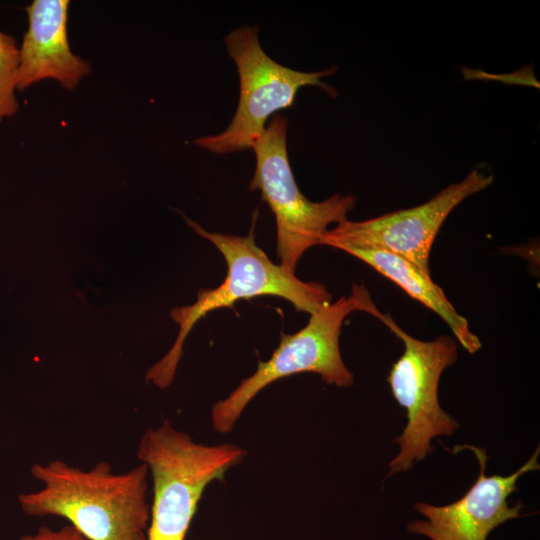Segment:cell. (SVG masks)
<instances>
[{"mask_svg":"<svg viewBox=\"0 0 540 540\" xmlns=\"http://www.w3.org/2000/svg\"><path fill=\"white\" fill-rule=\"evenodd\" d=\"M31 474L42 486L19 495L27 515L64 518L88 540H147L145 464L115 473L105 461L85 470L56 459L33 464Z\"/></svg>","mask_w":540,"mask_h":540,"instance_id":"obj_1","label":"cell"},{"mask_svg":"<svg viewBox=\"0 0 540 540\" xmlns=\"http://www.w3.org/2000/svg\"><path fill=\"white\" fill-rule=\"evenodd\" d=\"M469 449L479 463V475L475 483L457 501L434 506L416 502L415 509L427 520H415L407 530L427 536L431 540H486L490 532L502 523L525 515L520 513L523 505H508V497L518 490L517 481L525 473L539 470L540 448L537 447L529 460L508 476H486L488 456L480 447L455 446L453 452Z\"/></svg>","mask_w":540,"mask_h":540,"instance_id":"obj_9","label":"cell"},{"mask_svg":"<svg viewBox=\"0 0 540 540\" xmlns=\"http://www.w3.org/2000/svg\"><path fill=\"white\" fill-rule=\"evenodd\" d=\"M19 47L13 36L0 30V123L16 114L19 104L17 91V70Z\"/></svg>","mask_w":540,"mask_h":540,"instance_id":"obj_12","label":"cell"},{"mask_svg":"<svg viewBox=\"0 0 540 540\" xmlns=\"http://www.w3.org/2000/svg\"><path fill=\"white\" fill-rule=\"evenodd\" d=\"M257 211L247 236L209 232L185 217L200 236L210 241L224 256L227 274L215 288L198 291L195 303L174 308L171 318L180 326L177 338L167 354L146 372V380L160 389L169 387L183 354V344L194 325L209 312L232 307L240 299L276 296L289 301L297 311L315 313L332 300L327 288L317 282H304L294 272L275 264L256 245L254 228Z\"/></svg>","mask_w":540,"mask_h":540,"instance_id":"obj_2","label":"cell"},{"mask_svg":"<svg viewBox=\"0 0 540 540\" xmlns=\"http://www.w3.org/2000/svg\"><path fill=\"white\" fill-rule=\"evenodd\" d=\"M341 250L365 262L440 316L453 332L456 341L468 353H476L481 348V341L470 330L467 319L457 312L430 274L410 261L384 250L356 247Z\"/></svg>","mask_w":540,"mask_h":540,"instance_id":"obj_11","label":"cell"},{"mask_svg":"<svg viewBox=\"0 0 540 540\" xmlns=\"http://www.w3.org/2000/svg\"><path fill=\"white\" fill-rule=\"evenodd\" d=\"M224 41L239 75L238 106L224 131L194 140L201 148L216 154L251 149L264 133L270 116L291 107L298 90L304 86H318L332 97L337 95L333 87L321 81V78L335 73V67L302 72L279 64L261 47L257 27L236 28Z\"/></svg>","mask_w":540,"mask_h":540,"instance_id":"obj_6","label":"cell"},{"mask_svg":"<svg viewBox=\"0 0 540 540\" xmlns=\"http://www.w3.org/2000/svg\"><path fill=\"white\" fill-rule=\"evenodd\" d=\"M69 3L34 0L27 6L28 28L19 47L17 90L45 79L56 80L66 90H73L90 73L89 63L75 55L69 45Z\"/></svg>","mask_w":540,"mask_h":540,"instance_id":"obj_10","label":"cell"},{"mask_svg":"<svg viewBox=\"0 0 540 540\" xmlns=\"http://www.w3.org/2000/svg\"><path fill=\"white\" fill-rule=\"evenodd\" d=\"M382 322L404 343V352L392 365L387 381L396 402L406 410L407 424L396 438L400 451L390 462L388 476L409 471L413 464L434 450L431 440L452 435L459 423L445 412L438 400L442 372L454 364L458 342L441 335L422 341L406 333L386 314Z\"/></svg>","mask_w":540,"mask_h":540,"instance_id":"obj_7","label":"cell"},{"mask_svg":"<svg viewBox=\"0 0 540 540\" xmlns=\"http://www.w3.org/2000/svg\"><path fill=\"white\" fill-rule=\"evenodd\" d=\"M246 455L235 444L195 442L168 421L148 428L136 452L153 482L147 540H184L207 486L222 480Z\"/></svg>","mask_w":540,"mask_h":540,"instance_id":"obj_3","label":"cell"},{"mask_svg":"<svg viewBox=\"0 0 540 540\" xmlns=\"http://www.w3.org/2000/svg\"><path fill=\"white\" fill-rule=\"evenodd\" d=\"M354 311L371 314L380 321L385 316L373 302L363 284H354L348 296L330 302L310 314L308 323L296 333H281L280 343L267 361H260L257 370L224 399L214 403L211 422L216 432H231L250 401L273 382L299 373H315L337 387L354 383L339 348L341 327Z\"/></svg>","mask_w":540,"mask_h":540,"instance_id":"obj_4","label":"cell"},{"mask_svg":"<svg viewBox=\"0 0 540 540\" xmlns=\"http://www.w3.org/2000/svg\"><path fill=\"white\" fill-rule=\"evenodd\" d=\"M19 540H88L70 524L59 529L41 526L36 532L26 534Z\"/></svg>","mask_w":540,"mask_h":540,"instance_id":"obj_14","label":"cell"},{"mask_svg":"<svg viewBox=\"0 0 540 540\" xmlns=\"http://www.w3.org/2000/svg\"><path fill=\"white\" fill-rule=\"evenodd\" d=\"M492 174L472 170L460 182L442 189L429 201L363 221L348 219L329 229L320 245L375 248L398 255L430 274L429 257L442 224L463 200L493 183Z\"/></svg>","mask_w":540,"mask_h":540,"instance_id":"obj_8","label":"cell"},{"mask_svg":"<svg viewBox=\"0 0 540 540\" xmlns=\"http://www.w3.org/2000/svg\"><path fill=\"white\" fill-rule=\"evenodd\" d=\"M287 128V119L274 115L253 144L256 167L249 188L261 192L274 214L277 257L282 267L294 272L305 251L320 245L328 226L347 219L356 198L335 194L313 202L300 191L289 162Z\"/></svg>","mask_w":540,"mask_h":540,"instance_id":"obj_5","label":"cell"},{"mask_svg":"<svg viewBox=\"0 0 540 540\" xmlns=\"http://www.w3.org/2000/svg\"><path fill=\"white\" fill-rule=\"evenodd\" d=\"M463 74L466 79L469 78H484V79H498L507 83L522 84L539 88V82L536 80L533 74L532 68L525 67L521 71H517L514 74H506L504 77L499 75L487 74L479 70H471L468 68L463 69Z\"/></svg>","mask_w":540,"mask_h":540,"instance_id":"obj_13","label":"cell"}]
</instances>
